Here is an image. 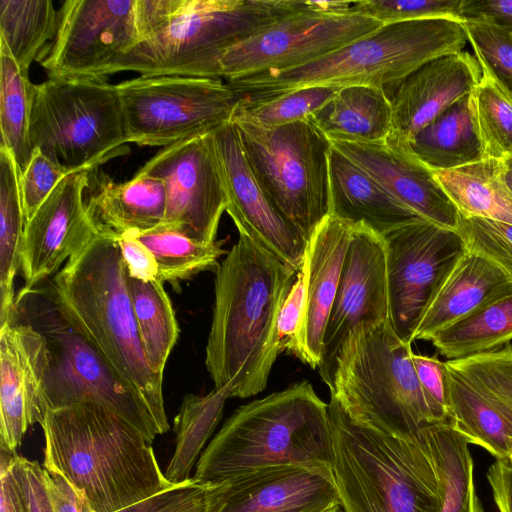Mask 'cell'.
Returning <instances> with one entry per match:
<instances>
[{
  "label": "cell",
  "instance_id": "1",
  "mask_svg": "<svg viewBox=\"0 0 512 512\" xmlns=\"http://www.w3.org/2000/svg\"><path fill=\"white\" fill-rule=\"evenodd\" d=\"M297 272L240 233L220 263L205 364L215 387L231 397L266 388L280 354L279 312Z\"/></svg>",
  "mask_w": 512,
  "mask_h": 512
},
{
  "label": "cell",
  "instance_id": "2",
  "mask_svg": "<svg viewBox=\"0 0 512 512\" xmlns=\"http://www.w3.org/2000/svg\"><path fill=\"white\" fill-rule=\"evenodd\" d=\"M41 426L43 468L62 475L92 512H116L174 486L162 473L152 442L104 406L48 410Z\"/></svg>",
  "mask_w": 512,
  "mask_h": 512
},
{
  "label": "cell",
  "instance_id": "3",
  "mask_svg": "<svg viewBox=\"0 0 512 512\" xmlns=\"http://www.w3.org/2000/svg\"><path fill=\"white\" fill-rule=\"evenodd\" d=\"M299 0H136L140 42L109 75L222 79L227 51L306 7Z\"/></svg>",
  "mask_w": 512,
  "mask_h": 512
},
{
  "label": "cell",
  "instance_id": "4",
  "mask_svg": "<svg viewBox=\"0 0 512 512\" xmlns=\"http://www.w3.org/2000/svg\"><path fill=\"white\" fill-rule=\"evenodd\" d=\"M45 292L145 402L161 434L167 432L163 376L152 370L146 358L115 239L93 229Z\"/></svg>",
  "mask_w": 512,
  "mask_h": 512
},
{
  "label": "cell",
  "instance_id": "5",
  "mask_svg": "<svg viewBox=\"0 0 512 512\" xmlns=\"http://www.w3.org/2000/svg\"><path fill=\"white\" fill-rule=\"evenodd\" d=\"M192 479L220 485L247 473L282 465L332 468L328 404L308 381L240 406L196 463Z\"/></svg>",
  "mask_w": 512,
  "mask_h": 512
},
{
  "label": "cell",
  "instance_id": "6",
  "mask_svg": "<svg viewBox=\"0 0 512 512\" xmlns=\"http://www.w3.org/2000/svg\"><path fill=\"white\" fill-rule=\"evenodd\" d=\"M467 42L464 22L455 18L387 23L305 66L227 83L249 102L318 85H371L384 89L391 98L397 86L416 69L435 58L463 51Z\"/></svg>",
  "mask_w": 512,
  "mask_h": 512
},
{
  "label": "cell",
  "instance_id": "7",
  "mask_svg": "<svg viewBox=\"0 0 512 512\" xmlns=\"http://www.w3.org/2000/svg\"><path fill=\"white\" fill-rule=\"evenodd\" d=\"M334 474L343 512H439L440 488L428 444L353 420L330 395Z\"/></svg>",
  "mask_w": 512,
  "mask_h": 512
},
{
  "label": "cell",
  "instance_id": "8",
  "mask_svg": "<svg viewBox=\"0 0 512 512\" xmlns=\"http://www.w3.org/2000/svg\"><path fill=\"white\" fill-rule=\"evenodd\" d=\"M411 344L390 320L357 325L336 357L330 395L353 420L388 435L413 438L440 423L418 380Z\"/></svg>",
  "mask_w": 512,
  "mask_h": 512
},
{
  "label": "cell",
  "instance_id": "9",
  "mask_svg": "<svg viewBox=\"0 0 512 512\" xmlns=\"http://www.w3.org/2000/svg\"><path fill=\"white\" fill-rule=\"evenodd\" d=\"M30 137L68 174L90 171L128 143L116 85L99 78H48L33 85Z\"/></svg>",
  "mask_w": 512,
  "mask_h": 512
},
{
  "label": "cell",
  "instance_id": "10",
  "mask_svg": "<svg viewBox=\"0 0 512 512\" xmlns=\"http://www.w3.org/2000/svg\"><path fill=\"white\" fill-rule=\"evenodd\" d=\"M15 307L47 342L48 363L43 381L46 412L94 403L125 418L151 442L161 434L145 402L63 317L45 290L24 289L16 297Z\"/></svg>",
  "mask_w": 512,
  "mask_h": 512
},
{
  "label": "cell",
  "instance_id": "11",
  "mask_svg": "<svg viewBox=\"0 0 512 512\" xmlns=\"http://www.w3.org/2000/svg\"><path fill=\"white\" fill-rule=\"evenodd\" d=\"M233 124L259 184L307 242L330 211V139L310 118L273 128Z\"/></svg>",
  "mask_w": 512,
  "mask_h": 512
},
{
  "label": "cell",
  "instance_id": "12",
  "mask_svg": "<svg viewBox=\"0 0 512 512\" xmlns=\"http://www.w3.org/2000/svg\"><path fill=\"white\" fill-rule=\"evenodd\" d=\"M128 143L167 147L231 122L241 97L221 79L138 76L116 85Z\"/></svg>",
  "mask_w": 512,
  "mask_h": 512
},
{
  "label": "cell",
  "instance_id": "13",
  "mask_svg": "<svg viewBox=\"0 0 512 512\" xmlns=\"http://www.w3.org/2000/svg\"><path fill=\"white\" fill-rule=\"evenodd\" d=\"M353 1H308L296 11L230 48L222 76L227 81L263 72L299 68L325 58L382 24L351 14Z\"/></svg>",
  "mask_w": 512,
  "mask_h": 512
},
{
  "label": "cell",
  "instance_id": "14",
  "mask_svg": "<svg viewBox=\"0 0 512 512\" xmlns=\"http://www.w3.org/2000/svg\"><path fill=\"white\" fill-rule=\"evenodd\" d=\"M382 237L391 325L401 340L412 343L426 309L467 250L457 230L425 219L406 222Z\"/></svg>",
  "mask_w": 512,
  "mask_h": 512
},
{
  "label": "cell",
  "instance_id": "15",
  "mask_svg": "<svg viewBox=\"0 0 512 512\" xmlns=\"http://www.w3.org/2000/svg\"><path fill=\"white\" fill-rule=\"evenodd\" d=\"M136 0H67L54 39L38 57L49 78L105 79L139 42Z\"/></svg>",
  "mask_w": 512,
  "mask_h": 512
},
{
  "label": "cell",
  "instance_id": "16",
  "mask_svg": "<svg viewBox=\"0 0 512 512\" xmlns=\"http://www.w3.org/2000/svg\"><path fill=\"white\" fill-rule=\"evenodd\" d=\"M211 133L164 147L140 169L164 182L166 213L159 228L202 243L216 241L227 208Z\"/></svg>",
  "mask_w": 512,
  "mask_h": 512
},
{
  "label": "cell",
  "instance_id": "17",
  "mask_svg": "<svg viewBox=\"0 0 512 512\" xmlns=\"http://www.w3.org/2000/svg\"><path fill=\"white\" fill-rule=\"evenodd\" d=\"M388 320L390 309L384 239L368 226L354 224L317 368L328 386L332 381L336 357L350 331L361 323Z\"/></svg>",
  "mask_w": 512,
  "mask_h": 512
},
{
  "label": "cell",
  "instance_id": "18",
  "mask_svg": "<svg viewBox=\"0 0 512 512\" xmlns=\"http://www.w3.org/2000/svg\"><path fill=\"white\" fill-rule=\"evenodd\" d=\"M211 137L227 196L226 212L238 232L298 271L307 242L259 184L237 127L229 122L213 131Z\"/></svg>",
  "mask_w": 512,
  "mask_h": 512
},
{
  "label": "cell",
  "instance_id": "19",
  "mask_svg": "<svg viewBox=\"0 0 512 512\" xmlns=\"http://www.w3.org/2000/svg\"><path fill=\"white\" fill-rule=\"evenodd\" d=\"M47 363L44 335L15 308L0 325V447L16 452L28 427L42 424Z\"/></svg>",
  "mask_w": 512,
  "mask_h": 512
},
{
  "label": "cell",
  "instance_id": "20",
  "mask_svg": "<svg viewBox=\"0 0 512 512\" xmlns=\"http://www.w3.org/2000/svg\"><path fill=\"white\" fill-rule=\"evenodd\" d=\"M89 171L68 174L26 222L21 253L24 289L55 275L93 231L83 200Z\"/></svg>",
  "mask_w": 512,
  "mask_h": 512
},
{
  "label": "cell",
  "instance_id": "21",
  "mask_svg": "<svg viewBox=\"0 0 512 512\" xmlns=\"http://www.w3.org/2000/svg\"><path fill=\"white\" fill-rule=\"evenodd\" d=\"M332 146L376 180L417 217L456 230L460 213L407 143L391 136L379 142L331 141Z\"/></svg>",
  "mask_w": 512,
  "mask_h": 512
},
{
  "label": "cell",
  "instance_id": "22",
  "mask_svg": "<svg viewBox=\"0 0 512 512\" xmlns=\"http://www.w3.org/2000/svg\"><path fill=\"white\" fill-rule=\"evenodd\" d=\"M340 506L332 468L282 465L228 482L219 512H331Z\"/></svg>",
  "mask_w": 512,
  "mask_h": 512
},
{
  "label": "cell",
  "instance_id": "23",
  "mask_svg": "<svg viewBox=\"0 0 512 512\" xmlns=\"http://www.w3.org/2000/svg\"><path fill=\"white\" fill-rule=\"evenodd\" d=\"M481 66L467 51L428 61L408 75L391 96L392 138L408 143L423 127L459 99L470 95Z\"/></svg>",
  "mask_w": 512,
  "mask_h": 512
},
{
  "label": "cell",
  "instance_id": "24",
  "mask_svg": "<svg viewBox=\"0 0 512 512\" xmlns=\"http://www.w3.org/2000/svg\"><path fill=\"white\" fill-rule=\"evenodd\" d=\"M352 223L328 215L307 241L301 269L305 275V364L317 369L325 329L335 301Z\"/></svg>",
  "mask_w": 512,
  "mask_h": 512
},
{
  "label": "cell",
  "instance_id": "25",
  "mask_svg": "<svg viewBox=\"0 0 512 512\" xmlns=\"http://www.w3.org/2000/svg\"><path fill=\"white\" fill-rule=\"evenodd\" d=\"M511 294L512 282L498 266L466 251L426 309L413 341H429L439 331Z\"/></svg>",
  "mask_w": 512,
  "mask_h": 512
},
{
  "label": "cell",
  "instance_id": "26",
  "mask_svg": "<svg viewBox=\"0 0 512 512\" xmlns=\"http://www.w3.org/2000/svg\"><path fill=\"white\" fill-rule=\"evenodd\" d=\"M86 213L96 231L113 239L153 231L165 219L164 182L141 170L124 183L102 178L86 203Z\"/></svg>",
  "mask_w": 512,
  "mask_h": 512
},
{
  "label": "cell",
  "instance_id": "27",
  "mask_svg": "<svg viewBox=\"0 0 512 512\" xmlns=\"http://www.w3.org/2000/svg\"><path fill=\"white\" fill-rule=\"evenodd\" d=\"M329 215L383 235L417 217L334 146L329 153Z\"/></svg>",
  "mask_w": 512,
  "mask_h": 512
},
{
  "label": "cell",
  "instance_id": "28",
  "mask_svg": "<svg viewBox=\"0 0 512 512\" xmlns=\"http://www.w3.org/2000/svg\"><path fill=\"white\" fill-rule=\"evenodd\" d=\"M309 118L330 141L379 142L391 132L392 104L382 88L343 86Z\"/></svg>",
  "mask_w": 512,
  "mask_h": 512
},
{
  "label": "cell",
  "instance_id": "29",
  "mask_svg": "<svg viewBox=\"0 0 512 512\" xmlns=\"http://www.w3.org/2000/svg\"><path fill=\"white\" fill-rule=\"evenodd\" d=\"M448 421L470 444L496 460L512 448V411L476 389L446 361Z\"/></svg>",
  "mask_w": 512,
  "mask_h": 512
},
{
  "label": "cell",
  "instance_id": "30",
  "mask_svg": "<svg viewBox=\"0 0 512 512\" xmlns=\"http://www.w3.org/2000/svg\"><path fill=\"white\" fill-rule=\"evenodd\" d=\"M407 146L433 172L484 159L469 95L459 99L418 131Z\"/></svg>",
  "mask_w": 512,
  "mask_h": 512
},
{
  "label": "cell",
  "instance_id": "31",
  "mask_svg": "<svg viewBox=\"0 0 512 512\" xmlns=\"http://www.w3.org/2000/svg\"><path fill=\"white\" fill-rule=\"evenodd\" d=\"M434 176L461 215L512 224V193L501 160L484 158Z\"/></svg>",
  "mask_w": 512,
  "mask_h": 512
},
{
  "label": "cell",
  "instance_id": "32",
  "mask_svg": "<svg viewBox=\"0 0 512 512\" xmlns=\"http://www.w3.org/2000/svg\"><path fill=\"white\" fill-rule=\"evenodd\" d=\"M437 472L439 512H483L474 484L469 443L449 421L422 429Z\"/></svg>",
  "mask_w": 512,
  "mask_h": 512
},
{
  "label": "cell",
  "instance_id": "33",
  "mask_svg": "<svg viewBox=\"0 0 512 512\" xmlns=\"http://www.w3.org/2000/svg\"><path fill=\"white\" fill-rule=\"evenodd\" d=\"M25 225L18 167L10 150L0 146V325L15 310L14 279L21 270Z\"/></svg>",
  "mask_w": 512,
  "mask_h": 512
},
{
  "label": "cell",
  "instance_id": "34",
  "mask_svg": "<svg viewBox=\"0 0 512 512\" xmlns=\"http://www.w3.org/2000/svg\"><path fill=\"white\" fill-rule=\"evenodd\" d=\"M231 398L227 388L214 387L206 395H186L174 417L175 450L165 477L178 485L188 481L208 439L218 425L225 403Z\"/></svg>",
  "mask_w": 512,
  "mask_h": 512
},
{
  "label": "cell",
  "instance_id": "35",
  "mask_svg": "<svg viewBox=\"0 0 512 512\" xmlns=\"http://www.w3.org/2000/svg\"><path fill=\"white\" fill-rule=\"evenodd\" d=\"M127 286L146 358L152 370L163 376L179 335L170 298L158 280L144 282L127 276Z\"/></svg>",
  "mask_w": 512,
  "mask_h": 512
},
{
  "label": "cell",
  "instance_id": "36",
  "mask_svg": "<svg viewBox=\"0 0 512 512\" xmlns=\"http://www.w3.org/2000/svg\"><path fill=\"white\" fill-rule=\"evenodd\" d=\"M0 66V145L12 153L20 177L33 155L30 120L34 84L1 41Z\"/></svg>",
  "mask_w": 512,
  "mask_h": 512
},
{
  "label": "cell",
  "instance_id": "37",
  "mask_svg": "<svg viewBox=\"0 0 512 512\" xmlns=\"http://www.w3.org/2000/svg\"><path fill=\"white\" fill-rule=\"evenodd\" d=\"M512 340V294L439 331L429 341L448 360L499 349Z\"/></svg>",
  "mask_w": 512,
  "mask_h": 512
},
{
  "label": "cell",
  "instance_id": "38",
  "mask_svg": "<svg viewBox=\"0 0 512 512\" xmlns=\"http://www.w3.org/2000/svg\"><path fill=\"white\" fill-rule=\"evenodd\" d=\"M57 27L58 12L50 0H0V41L26 74Z\"/></svg>",
  "mask_w": 512,
  "mask_h": 512
},
{
  "label": "cell",
  "instance_id": "39",
  "mask_svg": "<svg viewBox=\"0 0 512 512\" xmlns=\"http://www.w3.org/2000/svg\"><path fill=\"white\" fill-rule=\"evenodd\" d=\"M153 253L159 280L177 285L204 271H217L218 259L226 254L222 241L202 243L175 230L158 228L145 233H130Z\"/></svg>",
  "mask_w": 512,
  "mask_h": 512
},
{
  "label": "cell",
  "instance_id": "40",
  "mask_svg": "<svg viewBox=\"0 0 512 512\" xmlns=\"http://www.w3.org/2000/svg\"><path fill=\"white\" fill-rule=\"evenodd\" d=\"M470 93V107L482 142L484 158L512 155V99L488 70Z\"/></svg>",
  "mask_w": 512,
  "mask_h": 512
},
{
  "label": "cell",
  "instance_id": "41",
  "mask_svg": "<svg viewBox=\"0 0 512 512\" xmlns=\"http://www.w3.org/2000/svg\"><path fill=\"white\" fill-rule=\"evenodd\" d=\"M341 87L308 86L273 98L249 102L240 99L231 122L273 128L309 118Z\"/></svg>",
  "mask_w": 512,
  "mask_h": 512
},
{
  "label": "cell",
  "instance_id": "42",
  "mask_svg": "<svg viewBox=\"0 0 512 512\" xmlns=\"http://www.w3.org/2000/svg\"><path fill=\"white\" fill-rule=\"evenodd\" d=\"M446 362L475 388L512 411V343Z\"/></svg>",
  "mask_w": 512,
  "mask_h": 512
},
{
  "label": "cell",
  "instance_id": "43",
  "mask_svg": "<svg viewBox=\"0 0 512 512\" xmlns=\"http://www.w3.org/2000/svg\"><path fill=\"white\" fill-rule=\"evenodd\" d=\"M227 491L228 482L207 485L190 478L116 512H219Z\"/></svg>",
  "mask_w": 512,
  "mask_h": 512
},
{
  "label": "cell",
  "instance_id": "44",
  "mask_svg": "<svg viewBox=\"0 0 512 512\" xmlns=\"http://www.w3.org/2000/svg\"><path fill=\"white\" fill-rule=\"evenodd\" d=\"M456 230L467 251L498 266L512 282V224L460 214Z\"/></svg>",
  "mask_w": 512,
  "mask_h": 512
},
{
  "label": "cell",
  "instance_id": "45",
  "mask_svg": "<svg viewBox=\"0 0 512 512\" xmlns=\"http://www.w3.org/2000/svg\"><path fill=\"white\" fill-rule=\"evenodd\" d=\"M464 25L480 66L512 99V35L484 23L467 21Z\"/></svg>",
  "mask_w": 512,
  "mask_h": 512
},
{
  "label": "cell",
  "instance_id": "46",
  "mask_svg": "<svg viewBox=\"0 0 512 512\" xmlns=\"http://www.w3.org/2000/svg\"><path fill=\"white\" fill-rule=\"evenodd\" d=\"M461 1L359 0L353 1L350 13L375 19L381 24L431 18L459 19Z\"/></svg>",
  "mask_w": 512,
  "mask_h": 512
},
{
  "label": "cell",
  "instance_id": "47",
  "mask_svg": "<svg viewBox=\"0 0 512 512\" xmlns=\"http://www.w3.org/2000/svg\"><path fill=\"white\" fill-rule=\"evenodd\" d=\"M67 171L34 149L29 165L19 177V189L26 222L32 218Z\"/></svg>",
  "mask_w": 512,
  "mask_h": 512
},
{
  "label": "cell",
  "instance_id": "48",
  "mask_svg": "<svg viewBox=\"0 0 512 512\" xmlns=\"http://www.w3.org/2000/svg\"><path fill=\"white\" fill-rule=\"evenodd\" d=\"M305 275L300 268L280 309L277 321L279 350L305 362L304 349Z\"/></svg>",
  "mask_w": 512,
  "mask_h": 512
},
{
  "label": "cell",
  "instance_id": "49",
  "mask_svg": "<svg viewBox=\"0 0 512 512\" xmlns=\"http://www.w3.org/2000/svg\"><path fill=\"white\" fill-rule=\"evenodd\" d=\"M413 365L437 419L440 422L448 421L446 405V366L437 357L421 354H412Z\"/></svg>",
  "mask_w": 512,
  "mask_h": 512
},
{
  "label": "cell",
  "instance_id": "50",
  "mask_svg": "<svg viewBox=\"0 0 512 512\" xmlns=\"http://www.w3.org/2000/svg\"><path fill=\"white\" fill-rule=\"evenodd\" d=\"M115 241L127 276L144 282L160 281L158 264L153 253L137 237L126 233L116 238Z\"/></svg>",
  "mask_w": 512,
  "mask_h": 512
},
{
  "label": "cell",
  "instance_id": "51",
  "mask_svg": "<svg viewBox=\"0 0 512 512\" xmlns=\"http://www.w3.org/2000/svg\"><path fill=\"white\" fill-rule=\"evenodd\" d=\"M459 19L491 25L512 35V0H462Z\"/></svg>",
  "mask_w": 512,
  "mask_h": 512
},
{
  "label": "cell",
  "instance_id": "52",
  "mask_svg": "<svg viewBox=\"0 0 512 512\" xmlns=\"http://www.w3.org/2000/svg\"><path fill=\"white\" fill-rule=\"evenodd\" d=\"M14 469L24 488L29 512H53L43 467L37 461L16 455Z\"/></svg>",
  "mask_w": 512,
  "mask_h": 512
},
{
  "label": "cell",
  "instance_id": "53",
  "mask_svg": "<svg viewBox=\"0 0 512 512\" xmlns=\"http://www.w3.org/2000/svg\"><path fill=\"white\" fill-rule=\"evenodd\" d=\"M16 455L0 447V512H29L24 488L14 469Z\"/></svg>",
  "mask_w": 512,
  "mask_h": 512
},
{
  "label": "cell",
  "instance_id": "54",
  "mask_svg": "<svg viewBox=\"0 0 512 512\" xmlns=\"http://www.w3.org/2000/svg\"><path fill=\"white\" fill-rule=\"evenodd\" d=\"M53 512H92L87 501L62 475L43 468Z\"/></svg>",
  "mask_w": 512,
  "mask_h": 512
},
{
  "label": "cell",
  "instance_id": "55",
  "mask_svg": "<svg viewBox=\"0 0 512 512\" xmlns=\"http://www.w3.org/2000/svg\"><path fill=\"white\" fill-rule=\"evenodd\" d=\"M487 479L499 512H512V468L496 460L488 469Z\"/></svg>",
  "mask_w": 512,
  "mask_h": 512
},
{
  "label": "cell",
  "instance_id": "56",
  "mask_svg": "<svg viewBox=\"0 0 512 512\" xmlns=\"http://www.w3.org/2000/svg\"><path fill=\"white\" fill-rule=\"evenodd\" d=\"M502 165H503V178L504 181L512 193V155L507 156L506 158L502 159Z\"/></svg>",
  "mask_w": 512,
  "mask_h": 512
},
{
  "label": "cell",
  "instance_id": "57",
  "mask_svg": "<svg viewBox=\"0 0 512 512\" xmlns=\"http://www.w3.org/2000/svg\"><path fill=\"white\" fill-rule=\"evenodd\" d=\"M499 461H501L504 465L512 468V448L509 450L506 457Z\"/></svg>",
  "mask_w": 512,
  "mask_h": 512
},
{
  "label": "cell",
  "instance_id": "58",
  "mask_svg": "<svg viewBox=\"0 0 512 512\" xmlns=\"http://www.w3.org/2000/svg\"><path fill=\"white\" fill-rule=\"evenodd\" d=\"M331 512H343V510H342L341 506H339Z\"/></svg>",
  "mask_w": 512,
  "mask_h": 512
}]
</instances>
